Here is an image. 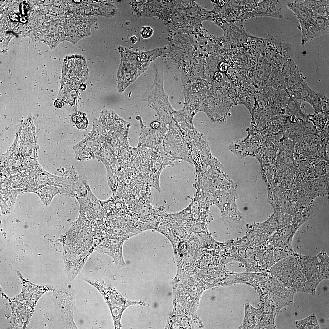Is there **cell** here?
<instances>
[{
	"label": "cell",
	"mask_w": 329,
	"mask_h": 329,
	"mask_svg": "<svg viewBox=\"0 0 329 329\" xmlns=\"http://www.w3.org/2000/svg\"><path fill=\"white\" fill-rule=\"evenodd\" d=\"M69 232V254L64 256V262L65 274L72 281L80 273L95 247L94 228L88 222L77 218Z\"/></svg>",
	"instance_id": "6da1fadb"
},
{
	"label": "cell",
	"mask_w": 329,
	"mask_h": 329,
	"mask_svg": "<svg viewBox=\"0 0 329 329\" xmlns=\"http://www.w3.org/2000/svg\"><path fill=\"white\" fill-rule=\"evenodd\" d=\"M270 275L293 293L309 292L302 270L299 254L295 252L277 262L269 270Z\"/></svg>",
	"instance_id": "7a4b0ae2"
},
{
	"label": "cell",
	"mask_w": 329,
	"mask_h": 329,
	"mask_svg": "<svg viewBox=\"0 0 329 329\" xmlns=\"http://www.w3.org/2000/svg\"><path fill=\"white\" fill-rule=\"evenodd\" d=\"M174 301L176 313L195 318L200 297L205 288L195 278H187L174 283Z\"/></svg>",
	"instance_id": "3957f363"
},
{
	"label": "cell",
	"mask_w": 329,
	"mask_h": 329,
	"mask_svg": "<svg viewBox=\"0 0 329 329\" xmlns=\"http://www.w3.org/2000/svg\"><path fill=\"white\" fill-rule=\"evenodd\" d=\"M287 6L298 19L302 34V46L308 41L312 35L317 21L327 7L324 1H295L288 2Z\"/></svg>",
	"instance_id": "277c9868"
},
{
	"label": "cell",
	"mask_w": 329,
	"mask_h": 329,
	"mask_svg": "<svg viewBox=\"0 0 329 329\" xmlns=\"http://www.w3.org/2000/svg\"><path fill=\"white\" fill-rule=\"evenodd\" d=\"M76 299L75 290L66 282L56 285L51 296L55 316L64 328H78L73 319Z\"/></svg>",
	"instance_id": "5b68a950"
},
{
	"label": "cell",
	"mask_w": 329,
	"mask_h": 329,
	"mask_svg": "<svg viewBox=\"0 0 329 329\" xmlns=\"http://www.w3.org/2000/svg\"><path fill=\"white\" fill-rule=\"evenodd\" d=\"M83 280L96 289L102 296L110 310L114 327L116 329L120 328L123 312L129 306L135 304L136 302L127 300L116 289L106 287L97 280L88 278H85Z\"/></svg>",
	"instance_id": "8992f818"
},
{
	"label": "cell",
	"mask_w": 329,
	"mask_h": 329,
	"mask_svg": "<svg viewBox=\"0 0 329 329\" xmlns=\"http://www.w3.org/2000/svg\"><path fill=\"white\" fill-rule=\"evenodd\" d=\"M105 141V131L97 121L93 122L92 129L87 136L73 147L75 158L83 160L95 157Z\"/></svg>",
	"instance_id": "52a82bcc"
},
{
	"label": "cell",
	"mask_w": 329,
	"mask_h": 329,
	"mask_svg": "<svg viewBox=\"0 0 329 329\" xmlns=\"http://www.w3.org/2000/svg\"><path fill=\"white\" fill-rule=\"evenodd\" d=\"M18 132L20 152L25 160L30 162L36 159V137L35 128L32 115L30 114L20 124Z\"/></svg>",
	"instance_id": "ba28073f"
},
{
	"label": "cell",
	"mask_w": 329,
	"mask_h": 329,
	"mask_svg": "<svg viewBox=\"0 0 329 329\" xmlns=\"http://www.w3.org/2000/svg\"><path fill=\"white\" fill-rule=\"evenodd\" d=\"M129 237L107 233L103 242L94 250L111 257L117 269H120L126 266L123 255V246L125 241Z\"/></svg>",
	"instance_id": "9c48e42d"
},
{
	"label": "cell",
	"mask_w": 329,
	"mask_h": 329,
	"mask_svg": "<svg viewBox=\"0 0 329 329\" xmlns=\"http://www.w3.org/2000/svg\"><path fill=\"white\" fill-rule=\"evenodd\" d=\"M302 272L307 281L309 292L314 294L316 287L326 279L317 255L306 256L299 254Z\"/></svg>",
	"instance_id": "30bf717a"
},
{
	"label": "cell",
	"mask_w": 329,
	"mask_h": 329,
	"mask_svg": "<svg viewBox=\"0 0 329 329\" xmlns=\"http://www.w3.org/2000/svg\"><path fill=\"white\" fill-rule=\"evenodd\" d=\"M299 228L293 223L289 224L272 234L268 238V242L276 248L294 251L292 247V242Z\"/></svg>",
	"instance_id": "8fae6325"
},
{
	"label": "cell",
	"mask_w": 329,
	"mask_h": 329,
	"mask_svg": "<svg viewBox=\"0 0 329 329\" xmlns=\"http://www.w3.org/2000/svg\"><path fill=\"white\" fill-rule=\"evenodd\" d=\"M283 5L278 0L262 1L255 10L256 17L269 16L278 19L283 18Z\"/></svg>",
	"instance_id": "7c38bea8"
},
{
	"label": "cell",
	"mask_w": 329,
	"mask_h": 329,
	"mask_svg": "<svg viewBox=\"0 0 329 329\" xmlns=\"http://www.w3.org/2000/svg\"><path fill=\"white\" fill-rule=\"evenodd\" d=\"M245 315L240 329H258L260 320V311L249 303L245 305Z\"/></svg>",
	"instance_id": "4fadbf2b"
},
{
	"label": "cell",
	"mask_w": 329,
	"mask_h": 329,
	"mask_svg": "<svg viewBox=\"0 0 329 329\" xmlns=\"http://www.w3.org/2000/svg\"><path fill=\"white\" fill-rule=\"evenodd\" d=\"M65 188L55 186H48L41 188L33 192L37 194L42 202L48 205L53 197L61 193H68Z\"/></svg>",
	"instance_id": "5bb4252c"
},
{
	"label": "cell",
	"mask_w": 329,
	"mask_h": 329,
	"mask_svg": "<svg viewBox=\"0 0 329 329\" xmlns=\"http://www.w3.org/2000/svg\"><path fill=\"white\" fill-rule=\"evenodd\" d=\"M321 267L326 279L329 278V256L324 249H323L317 255Z\"/></svg>",
	"instance_id": "9a60e30c"
},
{
	"label": "cell",
	"mask_w": 329,
	"mask_h": 329,
	"mask_svg": "<svg viewBox=\"0 0 329 329\" xmlns=\"http://www.w3.org/2000/svg\"><path fill=\"white\" fill-rule=\"evenodd\" d=\"M74 117L73 118V121L78 128L83 129L87 128L88 122L84 114L79 113L75 114Z\"/></svg>",
	"instance_id": "2e32d148"
},
{
	"label": "cell",
	"mask_w": 329,
	"mask_h": 329,
	"mask_svg": "<svg viewBox=\"0 0 329 329\" xmlns=\"http://www.w3.org/2000/svg\"><path fill=\"white\" fill-rule=\"evenodd\" d=\"M153 32L152 29L150 27H145L143 28L141 34L144 38H147L150 37Z\"/></svg>",
	"instance_id": "e0dca14e"
},
{
	"label": "cell",
	"mask_w": 329,
	"mask_h": 329,
	"mask_svg": "<svg viewBox=\"0 0 329 329\" xmlns=\"http://www.w3.org/2000/svg\"><path fill=\"white\" fill-rule=\"evenodd\" d=\"M228 67V65L226 62H222L219 65L218 69L220 71L224 72L226 71Z\"/></svg>",
	"instance_id": "ac0fdd59"
},
{
	"label": "cell",
	"mask_w": 329,
	"mask_h": 329,
	"mask_svg": "<svg viewBox=\"0 0 329 329\" xmlns=\"http://www.w3.org/2000/svg\"><path fill=\"white\" fill-rule=\"evenodd\" d=\"M214 77L216 81L220 82L222 79L223 75L221 72L217 71L214 73Z\"/></svg>",
	"instance_id": "d6986e66"
},
{
	"label": "cell",
	"mask_w": 329,
	"mask_h": 329,
	"mask_svg": "<svg viewBox=\"0 0 329 329\" xmlns=\"http://www.w3.org/2000/svg\"><path fill=\"white\" fill-rule=\"evenodd\" d=\"M305 129L308 132L312 131L314 129L313 125L310 123H307L305 125Z\"/></svg>",
	"instance_id": "ffe728a7"
},
{
	"label": "cell",
	"mask_w": 329,
	"mask_h": 329,
	"mask_svg": "<svg viewBox=\"0 0 329 329\" xmlns=\"http://www.w3.org/2000/svg\"><path fill=\"white\" fill-rule=\"evenodd\" d=\"M54 105L56 107L60 108L63 105V104L61 100L58 99L55 101Z\"/></svg>",
	"instance_id": "44dd1931"
},
{
	"label": "cell",
	"mask_w": 329,
	"mask_h": 329,
	"mask_svg": "<svg viewBox=\"0 0 329 329\" xmlns=\"http://www.w3.org/2000/svg\"><path fill=\"white\" fill-rule=\"evenodd\" d=\"M130 41L132 44H134L137 41V38L135 36H133L130 38Z\"/></svg>",
	"instance_id": "7402d4cb"
},
{
	"label": "cell",
	"mask_w": 329,
	"mask_h": 329,
	"mask_svg": "<svg viewBox=\"0 0 329 329\" xmlns=\"http://www.w3.org/2000/svg\"><path fill=\"white\" fill-rule=\"evenodd\" d=\"M158 123L156 122L153 123L152 126L154 128H156L158 126Z\"/></svg>",
	"instance_id": "603a6c76"
}]
</instances>
